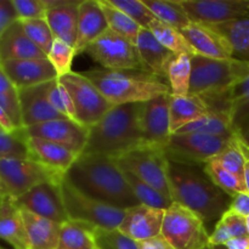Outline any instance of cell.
<instances>
[{
    "instance_id": "obj_21",
    "label": "cell",
    "mask_w": 249,
    "mask_h": 249,
    "mask_svg": "<svg viewBox=\"0 0 249 249\" xmlns=\"http://www.w3.org/2000/svg\"><path fill=\"white\" fill-rule=\"evenodd\" d=\"M139 60L143 72L168 79V72L177 55L162 45L150 29L142 28L136 41Z\"/></svg>"
},
{
    "instance_id": "obj_9",
    "label": "cell",
    "mask_w": 249,
    "mask_h": 249,
    "mask_svg": "<svg viewBox=\"0 0 249 249\" xmlns=\"http://www.w3.org/2000/svg\"><path fill=\"white\" fill-rule=\"evenodd\" d=\"M113 160L122 169L135 174L165 197L172 199L168 180L169 158L165 155L164 148L145 143Z\"/></svg>"
},
{
    "instance_id": "obj_42",
    "label": "cell",
    "mask_w": 249,
    "mask_h": 249,
    "mask_svg": "<svg viewBox=\"0 0 249 249\" xmlns=\"http://www.w3.org/2000/svg\"><path fill=\"white\" fill-rule=\"evenodd\" d=\"M75 55L77 50L74 46L55 39L53 48L48 55V60L57 72L58 78L72 72V62Z\"/></svg>"
},
{
    "instance_id": "obj_50",
    "label": "cell",
    "mask_w": 249,
    "mask_h": 249,
    "mask_svg": "<svg viewBox=\"0 0 249 249\" xmlns=\"http://www.w3.org/2000/svg\"><path fill=\"white\" fill-rule=\"evenodd\" d=\"M229 91V97H230V101L238 99L241 96H245V95L249 94V74L247 77L243 78L242 80L237 83V84L233 85Z\"/></svg>"
},
{
    "instance_id": "obj_35",
    "label": "cell",
    "mask_w": 249,
    "mask_h": 249,
    "mask_svg": "<svg viewBox=\"0 0 249 249\" xmlns=\"http://www.w3.org/2000/svg\"><path fill=\"white\" fill-rule=\"evenodd\" d=\"M0 109L12 121L16 129H23V114L19 99V90L5 73L0 71Z\"/></svg>"
},
{
    "instance_id": "obj_5",
    "label": "cell",
    "mask_w": 249,
    "mask_h": 249,
    "mask_svg": "<svg viewBox=\"0 0 249 249\" xmlns=\"http://www.w3.org/2000/svg\"><path fill=\"white\" fill-rule=\"evenodd\" d=\"M190 94L204 95L230 90L249 74V62L236 58L194 55Z\"/></svg>"
},
{
    "instance_id": "obj_7",
    "label": "cell",
    "mask_w": 249,
    "mask_h": 249,
    "mask_svg": "<svg viewBox=\"0 0 249 249\" xmlns=\"http://www.w3.org/2000/svg\"><path fill=\"white\" fill-rule=\"evenodd\" d=\"M61 195L70 220L82 221L104 230H118L125 216V211L87 196L65 178L61 181Z\"/></svg>"
},
{
    "instance_id": "obj_52",
    "label": "cell",
    "mask_w": 249,
    "mask_h": 249,
    "mask_svg": "<svg viewBox=\"0 0 249 249\" xmlns=\"http://www.w3.org/2000/svg\"><path fill=\"white\" fill-rule=\"evenodd\" d=\"M236 136L238 140L249 148V118L236 131Z\"/></svg>"
},
{
    "instance_id": "obj_43",
    "label": "cell",
    "mask_w": 249,
    "mask_h": 249,
    "mask_svg": "<svg viewBox=\"0 0 249 249\" xmlns=\"http://www.w3.org/2000/svg\"><path fill=\"white\" fill-rule=\"evenodd\" d=\"M108 1L114 7L128 15L136 23L140 24L141 28L148 29L150 24L157 19L151 10L146 6L145 2L141 0H108Z\"/></svg>"
},
{
    "instance_id": "obj_34",
    "label": "cell",
    "mask_w": 249,
    "mask_h": 249,
    "mask_svg": "<svg viewBox=\"0 0 249 249\" xmlns=\"http://www.w3.org/2000/svg\"><path fill=\"white\" fill-rule=\"evenodd\" d=\"M99 4L101 5L102 10H104L107 23H108V28L114 33L123 36V38L128 39L134 45H136L139 34L142 29L140 24L136 23L134 19H131L123 11L114 7L108 0H99Z\"/></svg>"
},
{
    "instance_id": "obj_3",
    "label": "cell",
    "mask_w": 249,
    "mask_h": 249,
    "mask_svg": "<svg viewBox=\"0 0 249 249\" xmlns=\"http://www.w3.org/2000/svg\"><path fill=\"white\" fill-rule=\"evenodd\" d=\"M143 104L114 106L89 129L82 155H100L116 160L145 145L142 135Z\"/></svg>"
},
{
    "instance_id": "obj_51",
    "label": "cell",
    "mask_w": 249,
    "mask_h": 249,
    "mask_svg": "<svg viewBox=\"0 0 249 249\" xmlns=\"http://www.w3.org/2000/svg\"><path fill=\"white\" fill-rule=\"evenodd\" d=\"M225 247L228 249H249V236L231 238Z\"/></svg>"
},
{
    "instance_id": "obj_14",
    "label": "cell",
    "mask_w": 249,
    "mask_h": 249,
    "mask_svg": "<svg viewBox=\"0 0 249 249\" xmlns=\"http://www.w3.org/2000/svg\"><path fill=\"white\" fill-rule=\"evenodd\" d=\"M61 181L43 182L16 199L15 203L18 208L50 219L55 223H66L70 219L61 195Z\"/></svg>"
},
{
    "instance_id": "obj_12",
    "label": "cell",
    "mask_w": 249,
    "mask_h": 249,
    "mask_svg": "<svg viewBox=\"0 0 249 249\" xmlns=\"http://www.w3.org/2000/svg\"><path fill=\"white\" fill-rule=\"evenodd\" d=\"M84 53L104 70L142 71L136 45L111 29L88 45Z\"/></svg>"
},
{
    "instance_id": "obj_56",
    "label": "cell",
    "mask_w": 249,
    "mask_h": 249,
    "mask_svg": "<svg viewBox=\"0 0 249 249\" xmlns=\"http://www.w3.org/2000/svg\"><path fill=\"white\" fill-rule=\"evenodd\" d=\"M245 146H246V145H245ZM246 148H247V151H248V153H249V148L247 147V146H246Z\"/></svg>"
},
{
    "instance_id": "obj_48",
    "label": "cell",
    "mask_w": 249,
    "mask_h": 249,
    "mask_svg": "<svg viewBox=\"0 0 249 249\" xmlns=\"http://www.w3.org/2000/svg\"><path fill=\"white\" fill-rule=\"evenodd\" d=\"M229 211L247 218L249 215V194L248 192H241L236 195L232 198L231 206Z\"/></svg>"
},
{
    "instance_id": "obj_11",
    "label": "cell",
    "mask_w": 249,
    "mask_h": 249,
    "mask_svg": "<svg viewBox=\"0 0 249 249\" xmlns=\"http://www.w3.org/2000/svg\"><path fill=\"white\" fill-rule=\"evenodd\" d=\"M233 138L206 134H173L164 146V151L170 160L204 165L223 152Z\"/></svg>"
},
{
    "instance_id": "obj_30",
    "label": "cell",
    "mask_w": 249,
    "mask_h": 249,
    "mask_svg": "<svg viewBox=\"0 0 249 249\" xmlns=\"http://www.w3.org/2000/svg\"><path fill=\"white\" fill-rule=\"evenodd\" d=\"M96 226L82 221L68 220L61 224L57 249H97L95 241Z\"/></svg>"
},
{
    "instance_id": "obj_40",
    "label": "cell",
    "mask_w": 249,
    "mask_h": 249,
    "mask_svg": "<svg viewBox=\"0 0 249 249\" xmlns=\"http://www.w3.org/2000/svg\"><path fill=\"white\" fill-rule=\"evenodd\" d=\"M24 32L32 41L45 53L46 56L50 53L51 48L55 41L53 31L49 26L48 21L43 19H19Z\"/></svg>"
},
{
    "instance_id": "obj_36",
    "label": "cell",
    "mask_w": 249,
    "mask_h": 249,
    "mask_svg": "<svg viewBox=\"0 0 249 249\" xmlns=\"http://www.w3.org/2000/svg\"><path fill=\"white\" fill-rule=\"evenodd\" d=\"M124 175H125L126 181L130 185L131 190H133L134 195L136 196L138 201L140 204H145V206L153 207V208L158 209H168L173 204V201L164 195L160 194L158 190L148 185L140 178L136 177L133 173L128 172V170L123 169Z\"/></svg>"
},
{
    "instance_id": "obj_6",
    "label": "cell",
    "mask_w": 249,
    "mask_h": 249,
    "mask_svg": "<svg viewBox=\"0 0 249 249\" xmlns=\"http://www.w3.org/2000/svg\"><path fill=\"white\" fill-rule=\"evenodd\" d=\"M65 174L33 160L0 158V196L18 199L32 189L48 181H61Z\"/></svg>"
},
{
    "instance_id": "obj_23",
    "label": "cell",
    "mask_w": 249,
    "mask_h": 249,
    "mask_svg": "<svg viewBox=\"0 0 249 249\" xmlns=\"http://www.w3.org/2000/svg\"><path fill=\"white\" fill-rule=\"evenodd\" d=\"M106 16L99 0H83L78 6L77 53H84L88 45L108 31Z\"/></svg>"
},
{
    "instance_id": "obj_32",
    "label": "cell",
    "mask_w": 249,
    "mask_h": 249,
    "mask_svg": "<svg viewBox=\"0 0 249 249\" xmlns=\"http://www.w3.org/2000/svg\"><path fill=\"white\" fill-rule=\"evenodd\" d=\"M146 6L151 10L156 18L163 23L174 28L184 29L191 23V18L179 0H142Z\"/></svg>"
},
{
    "instance_id": "obj_37",
    "label": "cell",
    "mask_w": 249,
    "mask_h": 249,
    "mask_svg": "<svg viewBox=\"0 0 249 249\" xmlns=\"http://www.w3.org/2000/svg\"><path fill=\"white\" fill-rule=\"evenodd\" d=\"M203 169L206 172V174L208 175L209 179L219 187V189L223 190L224 192L233 197L236 195L241 194V192H248L247 186H246V182L242 181L240 178L236 177L235 174H232L231 172H229L228 169L223 167L220 163H218L216 160H209L206 164L203 165Z\"/></svg>"
},
{
    "instance_id": "obj_29",
    "label": "cell",
    "mask_w": 249,
    "mask_h": 249,
    "mask_svg": "<svg viewBox=\"0 0 249 249\" xmlns=\"http://www.w3.org/2000/svg\"><path fill=\"white\" fill-rule=\"evenodd\" d=\"M175 134H206V135L233 138L236 130L231 121L230 112L211 111L197 121L187 124Z\"/></svg>"
},
{
    "instance_id": "obj_38",
    "label": "cell",
    "mask_w": 249,
    "mask_h": 249,
    "mask_svg": "<svg viewBox=\"0 0 249 249\" xmlns=\"http://www.w3.org/2000/svg\"><path fill=\"white\" fill-rule=\"evenodd\" d=\"M192 56L179 55L172 62L168 72V83L170 85L173 95L190 94V84H191V65Z\"/></svg>"
},
{
    "instance_id": "obj_31",
    "label": "cell",
    "mask_w": 249,
    "mask_h": 249,
    "mask_svg": "<svg viewBox=\"0 0 249 249\" xmlns=\"http://www.w3.org/2000/svg\"><path fill=\"white\" fill-rule=\"evenodd\" d=\"M212 27L228 39L233 58L249 62V17Z\"/></svg>"
},
{
    "instance_id": "obj_26",
    "label": "cell",
    "mask_w": 249,
    "mask_h": 249,
    "mask_svg": "<svg viewBox=\"0 0 249 249\" xmlns=\"http://www.w3.org/2000/svg\"><path fill=\"white\" fill-rule=\"evenodd\" d=\"M0 236L14 249H29L23 215L14 199L1 197Z\"/></svg>"
},
{
    "instance_id": "obj_49",
    "label": "cell",
    "mask_w": 249,
    "mask_h": 249,
    "mask_svg": "<svg viewBox=\"0 0 249 249\" xmlns=\"http://www.w3.org/2000/svg\"><path fill=\"white\" fill-rule=\"evenodd\" d=\"M138 246L140 249H174L172 245L163 237L162 233L156 236V237L138 242Z\"/></svg>"
},
{
    "instance_id": "obj_24",
    "label": "cell",
    "mask_w": 249,
    "mask_h": 249,
    "mask_svg": "<svg viewBox=\"0 0 249 249\" xmlns=\"http://www.w3.org/2000/svg\"><path fill=\"white\" fill-rule=\"evenodd\" d=\"M27 142L31 152V160L65 175L80 156L66 146L41 138L28 135Z\"/></svg>"
},
{
    "instance_id": "obj_53",
    "label": "cell",
    "mask_w": 249,
    "mask_h": 249,
    "mask_svg": "<svg viewBox=\"0 0 249 249\" xmlns=\"http://www.w3.org/2000/svg\"><path fill=\"white\" fill-rule=\"evenodd\" d=\"M240 141V140H238ZM240 145H241V148H242L243 153H245L246 156V169H245V182H246V186H247V191L249 194V153L247 151V148H246V146L243 145L242 142L240 141Z\"/></svg>"
},
{
    "instance_id": "obj_17",
    "label": "cell",
    "mask_w": 249,
    "mask_h": 249,
    "mask_svg": "<svg viewBox=\"0 0 249 249\" xmlns=\"http://www.w3.org/2000/svg\"><path fill=\"white\" fill-rule=\"evenodd\" d=\"M0 71L18 89L45 84L58 78L57 72L48 58L5 61L0 62Z\"/></svg>"
},
{
    "instance_id": "obj_13",
    "label": "cell",
    "mask_w": 249,
    "mask_h": 249,
    "mask_svg": "<svg viewBox=\"0 0 249 249\" xmlns=\"http://www.w3.org/2000/svg\"><path fill=\"white\" fill-rule=\"evenodd\" d=\"M192 22L216 26L249 17V0H179Z\"/></svg>"
},
{
    "instance_id": "obj_16",
    "label": "cell",
    "mask_w": 249,
    "mask_h": 249,
    "mask_svg": "<svg viewBox=\"0 0 249 249\" xmlns=\"http://www.w3.org/2000/svg\"><path fill=\"white\" fill-rule=\"evenodd\" d=\"M27 134L60 143L82 155L88 142L89 129L70 118L55 119L26 128Z\"/></svg>"
},
{
    "instance_id": "obj_45",
    "label": "cell",
    "mask_w": 249,
    "mask_h": 249,
    "mask_svg": "<svg viewBox=\"0 0 249 249\" xmlns=\"http://www.w3.org/2000/svg\"><path fill=\"white\" fill-rule=\"evenodd\" d=\"M19 19L46 18L45 0H14Z\"/></svg>"
},
{
    "instance_id": "obj_55",
    "label": "cell",
    "mask_w": 249,
    "mask_h": 249,
    "mask_svg": "<svg viewBox=\"0 0 249 249\" xmlns=\"http://www.w3.org/2000/svg\"><path fill=\"white\" fill-rule=\"evenodd\" d=\"M246 223H247V230H248V235H249V215L246 218Z\"/></svg>"
},
{
    "instance_id": "obj_8",
    "label": "cell",
    "mask_w": 249,
    "mask_h": 249,
    "mask_svg": "<svg viewBox=\"0 0 249 249\" xmlns=\"http://www.w3.org/2000/svg\"><path fill=\"white\" fill-rule=\"evenodd\" d=\"M162 235L174 249H207L211 233L198 214L173 202L165 209Z\"/></svg>"
},
{
    "instance_id": "obj_47",
    "label": "cell",
    "mask_w": 249,
    "mask_h": 249,
    "mask_svg": "<svg viewBox=\"0 0 249 249\" xmlns=\"http://www.w3.org/2000/svg\"><path fill=\"white\" fill-rule=\"evenodd\" d=\"M17 21H19V17L14 0H0V34Z\"/></svg>"
},
{
    "instance_id": "obj_41",
    "label": "cell",
    "mask_w": 249,
    "mask_h": 249,
    "mask_svg": "<svg viewBox=\"0 0 249 249\" xmlns=\"http://www.w3.org/2000/svg\"><path fill=\"white\" fill-rule=\"evenodd\" d=\"M213 160H216L220 163L225 169L235 174L236 177L240 178L242 181H245V169H246V156L241 148L240 141L237 136L232 139L230 145L219 153L216 157L213 158Z\"/></svg>"
},
{
    "instance_id": "obj_22",
    "label": "cell",
    "mask_w": 249,
    "mask_h": 249,
    "mask_svg": "<svg viewBox=\"0 0 249 249\" xmlns=\"http://www.w3.org/2000/svg\"><path fill=\"white\" fill-rule=\"evenodd\" d=\"M48 84L36 85L19 90L24 126L36 125L55 119H63L65 116L56 111L48 97Z\"/></svg>"
},
{
    "instance_id": "obj_19",
    "label": "cell",
    "mask_w": 249,
    "mask_h": 249,
    "mask_svg": "<svg viewBox=\"0 0 249 249\" xmlns=\"http://www.w3.org/2000/svg\"><path fill=\"white\" fill-rule=\"evenodd\" d=\"M181 33L194 48L196 55L213 58H233L228 39L208 24L191 22Z\"/></svg>"
},
{
    "instance_id": "obj_15",
    "label": "cell",
    "mask_w": 249,
    "mask_h": 249,
    "mask_svg": "<svg viewBox=\"0 0 249 249\" xmlns=\"http://www.w3.org/2000/svg\"><path fill=\"white\" fill-rule=\"evenodd\" d=\"M142 135L146 145L163 147L172 136L170 131V94L143 102Z\"/></svg>"
},
{
    "instance_id": "obj_44",
    "label": "cell",
    "mask_w": 249,
    "mask_h": 249,
    "mask_svg": "<svg viewBox=\"0 0 249 249\" xmlns=\"http://www.w3.org/2000/svg\"><path fill=\"white\" fill-rule=\"evenodd\" d=\"M97 249H140L138 242L126 237L119 230H95Z\"/></svg>"
},
{
    "instance_id": "obj_2",
    "label": "cell",
    "mask_w": 249,
    "mask_h": 249,
    "mask_svg": "<svg viewBox=\"0 0 249 249\" xmlns=\"http://www.w3.org/2000/svg\"><path fill=\"white\" fill-rule=\"evenodd\" d=\"M168 180L172 201L198 214L206 226L212 223L216 225L221 216L230 209L232 197L209 179L203 165L169 160Z\"/></svg>"
},
{
    "instance_id": "obj_54",
    "label": "cell",
    "mask_w": 249,
    "mask_h": 249,
    "mask_svg": "<svg viewBox=\"0 0 249 249\" xmlns=\"http://www.w3.org/2000/svg\"><path fill=\"white\" fill-rule=\"evenodd\" d=\"M207 249H228L225 246H208Z\"/></svg>"
},
{
    "instance_id": "obj_1",
    "label": "cell",
    "mask_w": 249,
    "mask_h": 249,
    "mask_svg": "<svg viewBox=\"0 0 249 249\" xmlns=\"http://www.w3.org/2000/svg\"><path fill=\"white\" fill-rule=\"evenodd\" d=\"M77 190L114 208L140 206L123 169L112 158L100 155H80L65 175Z\"/></svg>"
},
{
    "instance_id": "obj_28",
    "label": "cell",
    "mask_w": 249,
    "mask_h": 249,
    "mask_svg": "<svg viewBox=\"0 0 249 249\" xmlns=\"http://www.w3.org/2000/svg\"><path fill=\"white\" fill-rule=\"evenodd\" d=\"M209 111L208 106L199 95L170 94V131L172 135L187 124L197 121Z\"/></svg>"
},
{
    "instance_id": "obj_10",
    "label": "cell",
    "mask_w": 249,
    "mask_h": 249,
    "mask_svg": "<svg viewBox=\"0 0 249 249\" xmlns=\"http://www.w3.org/2000/svg\"><path fill=\"white\" fill-rule=\"evenodd\" d=\"M67 89L75 108V122L90 129L94 126L113 105L104 96L96 85L82 73L71 72L58 78Z\"/></svg>"
},
{
    "instance_id": "obj_46",
    "label": "cell",
    "mask_w": 249,
    "mask_h": 249,
    "mask_svg": "<svg viewBox=\"0 0 249 249\" xmlns=\"http://www.w3.org/2000/svg\"><path fill=\"white\" fill-rule=\"evenodd\" d=\"M221 224L226 228L231 237H243V236H249L247 230V223H246V218L242 215L233 213V212L228 211L220 220Z\"/></svg>"
},
{
    "instance_id": "obj_27",
    "label": "cell",
    "mask_w": 249,
    "mask_h": 249,
    "mask_svg": "<svg viewBox=\"0 0 249 249\" xmlns=\"http://www.w3.org/2000/svg\"><path fill=\"white\" fill-rule=\"evenodd\" d=\"M21 209V208H19ZM29 249H57L61 224L21 209Z\"/></svg>"
},
{
    "instance_id": "obj_33",
    "label": "cell",
    "mask_w": 249,
    "mask_h": 249,
    "mask_svg": "<svg viewBox=\"0 0 249 249\" xmlns=\"http://www.w3.org/2000/svg\"><path fill=\"white\" fill-rule=\"evenodd\" d=\"M148 29H150L151 33L155 36V38L157 39L164 48H167L168 50L172 51V53H175L177 56L196 55L194 48L190 45L187 39L185 38V36L181 33V31H179V29L168 26V24L158 21V19H155V21L150 24Z\"/></svg>"
},
{
    "instance_id": "obj_39",
    "label": "cell",
    "mask_w": 249,
    "mask_h": 249,
    "mask_svg": "<svg viewBox=\"0 0 249 249\" xmlns=\"http://www.w3.org/2000/svg\"><path fill=\"white\" fill-rule=\"evenodd\" d=\"M28 134L26 128L18 129L14 133L0 130V158L6 160H31Z\"/></svg>"
},
{
    "instance_id": "obj_25",
    "label": "cell",
    "mask_w": 249,
    "mask_h": 249,
    "mask_svg": "<svg viewBox=\"0 0 249 249\" xmlns=\"http://www.w3.org/2000/svg\"><path fill=\"white\" fill-rule=\"evenodd\" d=\"M31 58H48V56L29 39L21 21L15 22L0 34V62Z\"/></svg>"
},
{
    "instance_id": "obj_4",
    "label": "cell",
    "mask_w": 249,
    "mask_h": 249,
    "mask_svg": "<svg viewBox=\"0 0 249 249\" xmlns=\"http://www.w3.org/2000/svg\"><path fill=\"white\" fill-rule=\"evenodd\" d=\"M113 106L143 104L165 94H172L167 79L143 71H109L104 68L82 72Z\"/></svg>"
},
{
    "instance_id": "obj_20",
    "label": "cell",
    "mask_w": 249,
    "mask_h": 249,
    "mask_svg": "<svg viewBox=\"0 0 249 249\" xmlns=\"http://www.w3.org/2000/svg\"><path fill=\"white\" fill-rule=\"evenodd\" d=\"M77 0H45L46 21L55 39L74 46L78 38V6Z\"/></svg>"
},
{
    "instance_id": "obj_18",
    "label": "cell",
    "mask_w": 249,
    "mask_h": 249,
    "mask_svg": "<svg viewBox=\"0 0 249 249\" xmlns=\"http://www.w3.org/2000/svg\"><path fill=\"white\" fill-rule=\"evenodd\" d=\"M164 209L140 206L125 211V216L118 230L135 242L148 240L162 233Z\"/></svg>"
}]
</instances>
